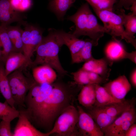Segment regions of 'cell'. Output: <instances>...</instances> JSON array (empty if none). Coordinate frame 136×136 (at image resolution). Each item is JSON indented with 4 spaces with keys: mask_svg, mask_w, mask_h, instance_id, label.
Instances as JSON below:
<instances>
[{
    "mask_svg": "<svg viewBox=\"0 0 136 136\" xmlns=\"http://www.w3.org/2000/svg\"><path fill=\"white\" fill-rule=\"evenodd\" d=\"M91 6L94 11L107 10L113 11L117 0H85Z\"/></svg>",
    "mask_w": 136,
    "mask_h": 136,
    "instance_id": "f1b7e54d",
    "label": "cell"
},
{
    "mask_svg": "<svg viewBox=\"0 0 136 136\" xmlns=\"http://www.w3.org/2000/svg\"><path fill=\"white\" fill-rule=\"evenodd\" d=\"M117 10L118 14L121 18L126 32L130 37L135 39L134 35L136 33V15L132 13L127 15L122 8Z\"/></svg>",
    "mask_w": 136,
    "mask_h": 136,
    "instance_id": "d4e9b609",
    "label": "cell"
},
{
    "mask_svg": "<svg viewBox=\"0 0 136 136\" xmlns=\"http://www.w3.org/2000/svg\"><path fill=\"white\" fill-rule=\"evenodd\" d=\"M6 26L0 24V50L4 63L8 55L13 52L12 45L7 31Z\"/></svg>",
    "mask_w": 136,
    "mask_h": 136,
    "instance_id": "484cf974",
    "label": "cell"
},
{
    "mask_svg": "<svg viewBox=\"0 0 136 136\" xmlns=\"http://www.w3.org/2000/svg\"><path fill=\"white\" fill-rule=\"evenodd\" d=\"M71 74L73 76L74 82L78 85L83 86L91 84L89 77L88 72L82 68L75 72L72 73Z\"/></svg>",
    "mask_w": 136,
    "mask_h": 136,
    "instance_id": "f546056e",
    "label": "cell"
},
{
    "mask_svg": "<svg viewBox=\"0 0 136 136\" xmlns=\"http://www.w3.org/2000/svg\"><path fill=\"white\" fill-rule=\"evenodd\" d=\"M48 32L47 36L43 37L36 51V57L31 67L46 65L54 69L59 76L66 75L68 72L62 67L59 59V51L63 45L57 30L50 28Z\"/></svg>",
    "mask_w": 136,
    "mask_h": 136,
    "instance_id": "7a4b0ae2",
    "label": "cell"
},
{
    "mask_svg": "<svg viewBox=\"0 0 136 136\" xmlns=\"http://www.w3.org/2000/svg\"><path fill=\"white\" fill-rule=\"evenodd\" d=\"M129 10L132 11V14L136 15V1L133 2L130 7Z\"/></svg>",
    "mask_w": 136,
    "mask_h": 136,
    "instance_id": "f35d334b",
    "label": "cell"
},
{
    "mask_svg": "<svg viewBox=\"0 0 136 136\" xmlns=\"http://www.w3.org/2000/svg\"><path fill=\"white\" fill-rule=\"evenodd\" d=\"M135 99L132 98L111 103L100 107L111 116L117 118L124 112L135 106Z\"/></svg>",
    "mask_w": 136,
    "mask_h": 136,
    "instance_id": "ac0fdd59",
    "label": "cell"
},
{
    "mask_svg": "<svg viewBox=\"0 0 136 136\" xmlns=\"http://www.w3.org/2000/svg\"><path fill=\"white\" fill-rule=\"evenodd\" d=\"M89 109L88 113L104 133L106 129L116 118L108 115L100 107L93 106Z\"/></svg>",
    "mask_w": 136,
    "mask_h": 136,
    "instance_id": "2e32d148",
    "label": "cell"
},
{
    "mask_svg": "<svg viewBox=\"0 0 136 136\" xmlns=\"http://www.w3.org/2000/svg\"><path fill=\"white\" fill-rule=\"evenodd\" d=\"M79 117L77 124L81 135L84 136H103L104 133L91 116L79 106L77 107Z\"/></svg>",
    "mask_w": 136,
    "mask_h": 136,
    "instance_id": "ba28073f",
    "label": "cell"
},
{
    "mask_svg": "<svg viewBox=\"0 0 136 136\" xmlns=\"http://www.w3.org/2000/svg\"><path fill=\"white\" fill-rule=\"evenodd\" d=\"M0 92L8 104L12 107L15 108L3 62L0 63Z\"/></svg>",
    "mask_w": 136,
    "mask_h": 136,
    "instance_id": "603a6c76",
    "label": "cell"
},
{
    "mask_svg": "<svg viewBox=\"0 0 136 136\" xmlns=\"http://www.w3.org/2000/svg\"><path fill=\"white\" fill-rule=\"evenodd\" d=\"M106 45L104 53L106 59L112 65L113 62L126 59L128 52L122 43L115 38Z\"/></svg>",
    "mask_w": 136,
    "mask_h": 136,
    "instance_id": "5bb4252c",
    "label": "cell"
},
{
    "mask_svg": "<svg viewBox=\"0 0 136 136\" xmlns=\"http://www.w3.org/2000/svg\"><path fill=\"white\" fill-rule=\"evenodd\" d=\"M126 59L130 60L132 62L136 64V51H132L130 53L127 52L126 55Z\"/></svg>",
    "mask_w": 136,
    "mask_h": 136,
    "instance_id": "8d00e7d4",
    "label": "cell"
},
{
    "mask_svg": "<svg viewBox=\"0 0 136 136\" xmlns=\"http://www.w3.org/2000/svg\"><path fill=\"white\" fill-rule=\"evenodd\" d=\"M22 39L23 53L30 60L42 41L43 30L41 28L27 22L23 25Z\"/></svg>",
    "mask_w": 136,
    "mask_h": 136,
    "instance_id": "52a82bcc",
    "label": "cell"
},
{
    "mask_svg": "<svg viewBox=\"0 0 136 136\" xmlns=\"http://www.w3.org/2000/svg\"><path fill=\"white\" fill-rule=\"evenodd\" d=\"M66 19L75 24V28L72 33L75 36H88L94 46L98 45L99 40L106 33L103 26L98 23L87 3L82 4L74 14L68 16Z\"/></svg>",
    "mask_w": 136,
    "mask_h": 136,
    "instance_id": "3957f363",
    "label": "cell"
},
{
    "mask_svg": "<svg viewBox=\"0 0 136 136\" xmlns=\"http://www.w3.org/2000/svg\"><path fill=\"white\" fill-rule=\"evenodd\" d=\"M94 11L103 23L106 33L112 38L120 37L132 44L136 49V39L130 37L126 32L121 18L118 14L107 10Z\"/></svg>",
    "mask_w": 136,
    "mask_h": 136,
    "instance_id": "5b68a950",
    "label": "cell"
},
{
    "mask_svg": "<svg viewBox=\"0 0 136 136\" xmlns=\"http://www.w3.org/2000/svg\"><path fill=\"white\" fill-rule=\"evenodd\" d=\"M11 121L2 120L0 122V136H13L11 130Z\"/></svg>",
    "mask_w": 136,
    "mask_h": 136,
    "instance_id": "d6a6232c",
    "label": "cell"
},
{
    "mask_svg": "<svg viewBox=\"0 0 136 136\" xmlns=\"http://www.w3.org/2000/svg\"><path fill=\"white\" fill-rule=\"evenodd\" d=\"M6 29L12 45L13 52L23 53L22 35L23 30L19 25H10L7 26Z\"/></svg>",
    "mask_w": 136,
    "mask_h": 136,
    "instance_id": "7402d4cb",
    "label": "cell"
},
{
    "mask_svg": "<svg viewBox=\"0 0 136 136\" xmlns=\"http://www.w3.org/2000/svg\"><path fill=\"white\" fill-rule=\"evenodd\" d=\"M88 72V76L91 84L99 85L107 81L103 78L94 73Z\"/></svg>",
    "mask_w": 136,
    "mask_h": 136,
    "instance_id": "836d02e7",
    "label": "cell"
},
{
    "mask_svg": "<svg viewBox=\"0 0 136 136\" xmlns=\"http://www.w3.org/2000/svg\"><path fill=\"white\" fill-rule=\"evenodd\" d=\"M10 1L12 8L20 12L28 10L33 5L32 0H10Z\"/></svg>",
    "mask_w": 136,
    "mask_h": 136,
    "instance_id": "4dcf8cb0",
    "label": "cell"
},
{
    "mask_svg": "<svg viewBox=\"0 0 136 136\" xmlns=\"http://www.w3.org/2000/svg\"><path fill=\"white\" fill-rule=\"evenodd\" d=\"M135 1L136 0H119L114 7V9L118 10L123 7L126 10H129L130 7Z\"/></svg>",
    "mask_w": 136,
    "mask_h": 136,
    "instance_id": "e575fe53",
    "label": "cell"
},
{
    "mask_svg": "<svg viewBox=\"0 0 136 136\" xmlns=\"http://www.w3.org/2000/svg\"><path fill=\"white\" fill-rule=\"evenodd\" d=\"M21 12L15 10L12 7L10 0H0V23L6 25L17 22L23 25L27 22Z\"/></svg>",
    "mask_w": 136,
    "mask_h": 136,
    "instance_id": "8fae6325",
    "label": "cell"
},
{
    "mask_svg": "<svg viewBox=\"0 0 136 136\" xmlns=\"http://www.w3.org/2000/svg\"><path fill=\"white\" fill-rule=\"evenodd\" d=\"M77 108L69 105L61 112L57 118L51 130L50 135L55 134L60 136L73 135L75 132L78 121Z\"/></svg>",
    "mask_w": 136,
    "mask_h": 136,
    "instance_id": "8992f818",
    "label": "cell"
},
{
    "mask_svg": "<svg viewBox=\"0 0 136 136\" xmlns=\"http://www.w3.org/2000/svg\"><path fill=\"white\" fill-rule=\"evenodd\" d=\"M78 86L74 82L67 84L56 80L51 84L36 82L28 91L25 107L21 110L36 128L48 132L61 112L70 105L71 93Z\"/></svg>",
    "mask_w": 136,
    "mask_h": 136,
    "instance_id": "6da1fadb",
    "label": "cell"
},
{
    "mask_svg": "<svg viewBox=\"0 0 136 136\" xmlns=\"http://www.w3.org/2000/svg\"><path fill=\"white\" fill-rule=\"evenodd\" d=\"M109 65H111L106 58L96 59L93 57L85 62L81 68L98 74L107 81L111 70Z\"/></svg>",
    "mask_w": 136,
    "mask_h": 136,
    "instance_id": "4fadbf2b",
    "label": "cell"
},
{
    "mask_svg": "<svg viewBox=\"0 0 136 136\" xmlns=\"http://www.w3.org/2000/svg\"><path fill=\"white\" fill-rule=\"evenodd\" d=\"M130 80L132 86L136 87V69H134L132 72L130 76Z\"/></svg>",
    "mask_w": 136,
    "mask_h": 136,
    "instance_id": "74e56055",
    "label": "cell"
},
{
    "mask_svg": "<svg viewBox=\"0 0 136 136\" xmlns=\"http://www.w3.org/2000/svg\"><path fill=\"white\" fill-rule=\"evenodd\" d=\"M24 69H17L8 76L12 97L15 102L20 107H25V100L27 93L36 83L33 77L25 76L23 72Z\"/></svg>",
    "mask_w": 136,
    "mask_h": 136,
    "instance_id": "277c9868",
    "label": "cell"
},
{
    "mask_svg": "<svg viewBox=\"0 0 136 136\" xmlns=\"http://www.w3.org/2000/svg\"><path fill=\"white\" fill-rule=\"evenodd\" d=\"M135 120L136 111L134 106L123 112L116 118L105 130L104 135L110 136L112 132L126 121Z\"/></svg>",
    "mask_w": 136,
    "mask_h": 136,
    "instance_id": "44dd1931",
    "label": "cell"
},
{
    "mask_svg": "<svg viewBox=\"0 0 136 136\" xmlns=\"http://www.w3.org/2000/svg\"><path fill=\"white\" fill-rule=\"evenodd\" d=\"M19 111L11 106L5 100L4 103L0 102V119L12 121L18 118Z\"/></svg>",
    "mask_w": 136,
    "mask_h": 136,
    "instance_id": "83f0119b",
    "label": "cell"
},
{
    "mask_svg": "<svg viewBox=\"0 0 136 136\" xmlns=\"http://www.w3.org/2000/svg\"><path fill=\"white\" fill-rule=\"evenodd\" d=\"M59 36L63 45L67 46L71 57L77 53L84 45L86 40L79 39L72 33H67L62 29L57 30Z\"/></svg>",
    "mask_w": 136,
    "mask_h": 136,
    "instance_id": "e0dca14e",
    "label": "cell"
},
{
    "mask_svg": "<svg viewBox=\"0 0 136 136\" xmlns=\"http://www.w3.org/2000/svg\"><path fill=\"white\" fill-rule=\"evenodd\" d=\"M135 120L126 121L112 132L110 136H125L128 129L133 124L135 123Z\"/></svg>",
    "mask_w": 136,
    "mask_h": 136,
    "instance_id": "1f68e13d",
    "label": "cell"
},
{
    "mask_svg": "<svg viewBox=\"0 0 136 136\" xmlns=\"http://www.w3.org/2000/svg\"><path fill=\"white\" fill-rule=\"evenodd\" d=\"M18 119L15 128L13 136H48L49 132H44L38 130L31 123L24 112L19 110Z\"/></svg>",
    "mask_w": 136,
    "mask_h": 136,
    "instance_id": "30bf717a",
    "label": "cell"
},
{
    "mask_svg": "<svg viewBox=\"0 0 136 136\" xmlns=\"http://www.w3.org/2000/svg\"><path fill=\"white\" fill-rule=\"evenodd\" d=\"M104 87L114 98L121 101L125 99L126 95L131 88L130 84L124 75L106 83Z\"/></svg>",
    "mask_w": 136,
    "mask_h": 136,
    "instance_id": "9c48e42d",
    "label": "cell"
},
{
    "mask_svg": "<svg viewBox=\"0 0 136 136\" xmlns=\"http://www.w3.org/2000/svg\"><path fill=\"white\" fill-rule=\"evenodd\" d=\"M32 62L22 52H12L8 56L5 63L6 75L8 76L17 69L31 67Z\"/></svg>",
    "mask_w": 136,
    "mask_h": 136,
    "instance_id": "7c38bea8",
    "label": "cell"
},
{
    "mask_svg": "<svg viewBox=\"0 0 136 136\" xmlns=\"http://www.w3.org/2000/svg\"><path fill=\"white\" fill-rule=\"evenodd\" d=\"M1 62H4L3 60L2 55L1 51L0 50V63Z\"/></svg>",
    "mask_w": 136,
    "mask_h": 136,
    "instance_id": "ab89813d",
    "label": "cell"
},
{
    "mask_svg": "<svg viewBox=\"0 0 136 136\" xmlns=\"http://www.w3.org/2000/svg\"><path fill=\"white\" fill-rule=\"evenodd\" d=\"M136 136V124H133L128 128L125 133V136Z\"/></svg>",
    "mask_w": 136,
    "mask_h": 136,
    "instance_id": "d590c367",
    "label": "cell"
},
{
    "mask_svg": "<svg viewBox=\"0 0 136 136\" xmlns=\"http://www.w3.org/2000/svg\"><path fill=\"white\" fill-rule=\"evenodd\" d=\"M48 8L60 21L63 20L66 13L76 0H49Z\"/></svg>",
    "mask_w": 136,
    "mask_h": 136,
    "instance_id": "ffe728a7",
    "label": "cell"
},
{
    "mask_svg": "<svg viewBox=\"0 0 136 136\" xmlns=\"http://www.w3.org/2000/svg\"><path fill=\"white\" fill-rule=\"evenodd\" d=\"M32 74L35 81L40 84H52L56 80L57 77L54 69L46 65L32 67Z\"/></svg>",
    "mask_w": 136,
    "mask_h": 136,
    "instance_id": "9a60e30c",
    "label": "cell"
},
{
    "mask_svg": "<svg viewBox=\"0 0 136 136\" xmlns=\"http://www.w3.org/2000/svg\"><path fill=\"white\" fill-rule=\"evenodd\" d=\"M79 104L89 108L94 106L95 101V84H89L83 86L78 95Z\"/></svg>",
    "mask_w": 136,
    "mask_h": 136,
    "instance_id": "d6986e66",
    "label": "cell"
},
{
    "mask_svg": "<svg viewBox=\"0 0 136 136\" xmlns=\"http://www.w3.org/2000/svg\"></svg>",
    "mask_w": 136,
    "mask_h": 136,
    "instance_id": "60d3db41",
    "label": "cell"
},
{
    "mask_svg": "<svg viewBox=\"0 0 136 136\" xmlns=\"http://www.w3.org/2000/svg\"><path fill=\"white\" fill-rule=\"evenodd\" d=\"M95 101L94 106L101 107L111 103L122 101L114 98L104 87L95 84Z\"/></svg>",
    "mask_w": 136,
    "mask_h": 136,
    "instance_id": "cb8c5ba5",
    "label": "cell"
},
{
    "mask_svg": "<svg viewBox=\"0 0 136 136\" xmlns=\"http://www.w3.org/2000/svg\"><path fill=\"white\" fill-rule=\"evenodd\" d=\"M84 46L74 56L71 57L72 63L85 62L93 58L92 53L93 44L90 39L85 40Z\"/></svg>",
    "mask_w": 136,
    "mask_h": 136,
    "instance_id": "4316f807",
    "label": "cell"
}]
</instances>
